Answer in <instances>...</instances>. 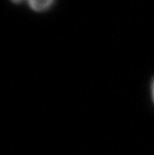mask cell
I'll list each match as a JSON object with an SVG mask.
<instances>
[{
	"mask_svg": "<svg viewBox=\"0 0 154 155\" xmlns=\"http://www.w3.org/2000/svg\"><path fill=\"white\" fill-rule=\"evenodd\" d=\"M29 5L36 11H42L47 9L52 4L53 0H28Z\"/></svg>",
	"mask_w": 154,
	"mask_h": 155,
	"instance_id": "obj_1",
	"label": "cell"
},
{
	"mask_svg": "<svg viewBox=\"0 0 154 155\" xmlns=\"http://www.w3.org/2000/svg\"><path fill=\"white\" fill-rule=\"evenodd\" d=\"M152 94H153V99H154V82H153V86H152Z\"/></svg>",
	"mask_w": 154,
	"mask_h": 155,
	"instance_id": "obj_2",
	"label": "cell"
},
{
	"mask_svg": "<svg viewBox=\"0 0 154 155\" xmlns=\"http://www.w3.org/2000/svg\"><path fill=\"white\" fill-rule=\"evenodd\" d=\"M12 1H14V2H20V1H22V0H12Z\"/></svg>",
	"mask_w": 154,
	"mask_h": 155,
	"instance_id": "obj_3",
	"label": "cell"
}]
</instances>
